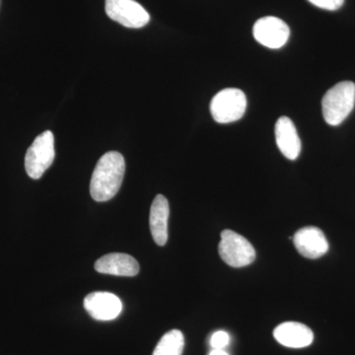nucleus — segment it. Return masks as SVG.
Returning a JSON list of instances; mask_svg holds the SVG:
<instances>
[{"instance_id": "13", "label": "nucleus", "mask_w": 355, "mask_h": 355, "mask_svg": "<svg viewBox=\"0 0 355 355\" xmlns=\"http://www.w3.org/2000/svg\"><path fill=\"white\" fill-rule=\"evenodd\" d=\"M170 207L167 198L162 195L156 196L150 209L149 225L154 241L159 246H164L168 241V219Z\"/></svg>"}, {"instance_id": "15", "label": "nucleus", "mask_w": 355, "mask_h": 355, "mask_svg": "<svg viewBox=\"0 0 355 355\" xmlns=\"http://www.w3.org/2000/svg\"><path fill=\"white\" fill-rule=\"evenodd\" d=\"M229 342H230V336L224 331H216L210 338V345L217 349H223L224 347H227Z\"/></svg>"}, {"instance_id": "9", "label": "nucleus", "mask_w": 355, "mask_h": 355, "mask_svg": "<svg viewBox=\"0 0 355 355\" xmlns=\"http://www.w3.org/2000/svg\"><path fill=\"white\" fill-rule=\"evenodd\" d=\"M292 240L298 253L311 260L321 258L329 250L328 240L323 231L315 226L299 229Z\"/></svg>"}, {"instance_id": "10", "label": "nucleus", "mask_w": 355, "mask_h": 355, "mask_svg": "<svg viewBox=\"0 0 355 355\" xmlns=\"http://www.w3.org/2000/svg\"><path fill=\"white\" fill-rule=\"evenodd\" d=\"M277 342L291 349L309 347L314 340V334L305 324L297 322H286L279 324L273 331Z\"/></svg>"}, {"instance_id": "6", "label": "nucleus", "mask_w": 355, "mask_h": 355, "mask_svg": "<svg viewBox=\"0 0 355 355\" xmlns=\"http://www.w3.org/2000/svg\"><path fill=\"white\" fill-rule=\"evenodd\" d=\"M105 10L112 20L132 29L148 24L150 15L135 0H106Z\"/></svg>"}, {"instance_id": "2", "label": "nucleus", "mask_w": 355, "mask_h": 355, "mask_svg": "<svg viewBox=\"0 0 355 355\" xmlns=\"http://www.w3.org/2000/svg\"><path fill=\"white\" fill-rule=\"evenodd\" d=\"M355 105V84L352 81H343L336 84L324 94L322 100V111L328 125H340Z\"/></svg>"}, {"instance_id": "17", "label": "nucleus", "mask_w": 355, "mask_h": 355, "mask_svg": "<svg viewBox=\"0 0 355 355\" xmlns=\"http://www.w3.org/2000/svg\"><path fill=\"white\" fill-rule=\"evenodd\" d=\"M209 355H229L227 352H224L223 349H214L210 352Z\"/></svg>"}, {"instance_id": "4", "label": "nucleus", "mask_w": 355, "mask_h": 355, "mask_svg": "<svg viewBox=\"0 0 355 355\" xmlns=\"http://www.w3.org/2000/svg\"><path fill=\"white\" fill-rule=\"evenodd\" d=\"M246 109V95L237 88L224 89L217 93L210 103V113L218 123H230L240 120Z\"/></svg>"}, {"instance_id": "3", "label": "nucleus", "mask_w": 355, "mask_h": 355, "mask_svg": "<svg viewBox=\"0 0 355 355\" xmlns=\"http://www.w3.org/2000/svg\"><path fill=\"white\" fill-rule=\"evenodd\" d=\"M55 157V137L46 130L35 139L25 156V169L28 176L39 180L51 167Z\"/></svg>"}, {"instance_id": "7", "label": "nucleus", "mask_w": 355, "mask_h": 355, "mask_svg": "<svg viewBox=\"0 0 355 355\" xmlns=\"http://www.w3.org/2000/svg\"><path fill=\"white\" fill-rule=\"evenodd\" d=\"M254 39L268 49H280L288 41L291 30L286 23L279 18L268 16L254 23Z\"/></svg>"}, {"instance_id": "14", "label": "nucleus", "mask_w": 355, "mask_h": 355, "mask_svg": "<svg viewBox=\"0 0 355 355\" xmlns=\"http://www.w3.org/2000/svg\"><path fill=\"white\" fill-rule=\"evenodd\" d=\"M184 347L183 333L179 330H172L161 338L153 355H182Z\"/></svg>"}, {"instance_id": "12", "label": "nucleus", "mask_w": 355, "mask_h": 355, "mask_svg": "<svg viewBox=\"0 0 355 355\" xmlns=\"http://www.w3.org/2000/svg\"><path fill=\"white\" fill-rule=\"evenodd\" d=\"M275 140L280 153L289 160H295L300 155V137L293 121L287 116H280L275 123Z\"/></svg>"}, {"instance_id": "5", "label": "nucleus", "mask_w": 355, "mask_h": 355, "mask_svg": "<svg viewBox=\"0 0 355 355\" xmlns=\"http://www.w3.org/2000/svg\"><path fill=\"white\" fill-rule=\"evenodd\" d=\"M219 256L232 268H243L254 263L256 251L246 238L226 229L221 233L218 246Z\"/></svg>"}, {"instance_id": "11", "label": "nucleus", "mask_w": 355, "mask_h": 355, "mask_svg": "<svg viewBox=\"0 0 355 355\" xmlns=\"http://www.w3.org/2000/svg\"><path fill=\"white\" fill-rule=\"evenodd\" d=\"M95 270L104 275L135 277L139 272V265L130 254L113 253L106 254L96 261Z\"/></svg>"}, {"instance_id": "16", "label": "nucleus", "mask_w": 355, "mask_h": 355, "mask_svg": "<svg viewBox=\"0 0 355 355\" xmlns=\"http://www.w3.org/2000/svg\"><path fill=\"white\" fill-rule=\"evenodd\" d=\"M313 6L324 9V10L335 11L343 6L345 0H308Z\"/></svg>"}, {"instance_id": "1", "label": "nucleus", "mask_w": 355, "mask_h": 355, "mask_svg": "<svg viewBox=\"0 0 355 355\" xmlns=\"http://www.w3.org/2000/svg\"><path fill=\"white\" fill-rule=\"evenodd\" d=\"M125 158L120 153L110 151L102 156L91 178V197L96 202H108L120 191L125 177Z\"/></svg>"}, {"instance_id": "8", "label": "nucleus", "mask_w": 355, "mask_h": 355, "mask_svg": "<svg viewBox=\"0 0 355 355\" xmlns=\"http://www.w3.org/2000/svg\"><path fill=\"white\" fill-rule=\"evenodd\" d=\"M84 308L97 321H112L121 314L123 304L113 293L96 291L84 299Z\"/></svg>"}]
</instances>
